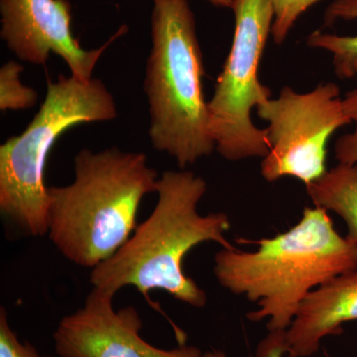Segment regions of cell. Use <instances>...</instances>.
Returning <instances> with one entry per match:
<instances>
[{"instance_id": "cell-4", "label": "cell", "mask_w": 357, "mask_h": 357, "mask_svg": "<svg viewBox=\"0 0 357 357\" xmlns=\"http://www.w3.org/2000/svg\"><path fill=\"white\" fill-rule=\"evenodd\" d=\"M152 48L145 69L152 147L181 169L215 150L204 98L203 54L189 0H152Z\"/></svg>"}, {"instance_id": "cell-11", "label": "cell", "mask_w": 357, "mask_h": 357, "mask_svg": "<svg viewBox=\"0 0 357 357\" xmlns=\"http://www.w3.org/2000/svg\"><path fill=\"white\" fill-rule=\"evenodd\" d=\"M306 190L314 206L332 211L344 220L347 238L357 243V165L338 163L306 185Z\"/></svg>"}, {"instance_id": "cell-10", "label": "cell", "mask_w": 357, "mask_h": 357, "mask_svg": "<svg viewBox=\"0 0 357 357\" xmlns=\"http://www.w3.org/2000/svg\"><path fill=\"white\" fill-rule=\"evenodd\" d=\"M357 321V270L340 274L307 294L292 323L281 333L289 357L318 352L321 340L340 335L342 325Z\"/></svg>"}, {"instance_id": "cell-7", "label": "cell", "mask_w": 357, "mask_h": 357, "mask_svg": "<svg viewBox=\"0 0 357 357\" xmlns=\"http://www.w3.org/2000/svg\"><path fill=\"white\" fill-rule=\"evenodd\" d=\"M268 122L269 152L261 162L262 177L269 183L293 177L305 185L326 172V145L333 134L351 121L345 114L340 89L321 84L309 93L284 86L278 98L256 109Z\"/></svg>"}, {"instance_id": "cell-15", "label": "cell", "mask_w": 357, "mask_h": 357, "mask_svg": "<svg viewBox=\"0 0 357 357\" xmlns=\"http://www.w3.org/2000/svg\"><path fill=\"white\" fill-rule=\"evenodd\" d=\"M345 114L354 123L351 132L338 138L335 145V154L338 163L357 165V88L342 98Z\"/></svg>"}, {"instance_id": "cell-16", "label": "cell", "mask_w": 357, "mask_h": 357, "mask_svg": "<svg viewBox=\"0 0 357 357\" xmlns=\"http://www.w3.org/2000/svg\"><path fill=\"white\" fill-rule=\"evenodd\" d=\"M0 357H61L41 356L30 342H20L10 328L6 309L0 310Z\"/></svg>"}, {"instance_id": "cell-18", "label": "cell", "mask_w": 357, "mask_h": 357, "mask_svg": "<svg viewBox=\"0 0 357 357\" xmlns=\"http://www.w3.org/2000/svg\"><path fill=\"white\" fill-rule=\"evenodd\" d=\"M206 1L210 2L211 4L215 7L231 9L234 0H206Z\"/></svg>"}, {"instance_id": "cell-8", "label": "cell", "mask_w": 357, "mask_h": 357, "mask_svg": "<svg viewBox=\"0 0 357 357\" xmlns=\"http://www.w3.org/2000/svg\"><path fill=\"white\" fill-rule=\"evenodd\" d=\"M0 37L16 57L45 65L51 53L64 60L70 76L88 81L98 60L128 28L122 26L100 48L86 50L72 31L69 0H0Z\"/></svg>"}, {"instance_id": "cell-5", "label": "cell", "mask_w": 357, "mask_h": 357, "mask_svg": "<svg viewBox=\"0 0 357 357\" xmlns=\"http://www.w3.org/2000/svg\"><path fill=\"white\" fill-rule=\"evenodd\" d=\"M119 116L102 79L59 75L25 130L0 146V211L32 236L48 234L49 187L45 169L59 138L72 128Z\"/></svg>"}, {"instance_id": "cell-12", "label": "cell", "mask_w": 357, "mask_h": 357, "mask_svg": "<svg viewBox=\"0 0 357 357\" xmlns=\"http://www.w3.org/2000/svg\"><path fill=\"white\" fill-rule=\"evenodd\" d=\"M357 20V0H333L324 14V26L331 27L337 21ZM310 48L332 54L333 70L340 79L357 76V35L340 36L317 30L307 36Z\"/></svg>"}, {"instance_id": "cell-6", "label": "cell", "mask_w": 357, "mask_h": 357, "mask_svg": "<svg viewBox=\"0 0 357 357\" xmlns=\"http://www.w3.org/2000/svg\"><path fill=\"white\" fill-rule=\"evenodd\" d=\"M231 48L208 103L215 150L225 160L264 158L267 130L258 128L251 112L271 98L259 79V66L273 25L272 0H234Z\"/></svg>"}, {"instance_id": "cell-2", "label": "cell", "mask_w": 357, "mask_h": 357, "mask_svg": "<svg viewBox=\"0 0 357 357\" xmlns=\"http://www.w3.org/2000/svg\"><path fill=\"white\" fill-rule=\"evenodd\" d=\"M255 251L222 248L215 257L217 280L257 305L251 321L268 319L270 333L285 332L301 303L319 286L357 270V243L340 236L325 208H306L297 225Z\"/></svg>"}, {"instance_id": "cell-14", "label": "cell", "mask_w": 357, "mask_h": 357, "mask_svg": "<svg viewBox=\"0 0 357 357\" xmlns=\"http://www.w3.org/2000/svg\"><path fill=\"white\" fill-rule=\"evenodd\" d=\"M319 1L321 0H272L274 20L271 36L275 43L283 44L301 16Z\"/></svg>"}, {"instance_id": "cell-9", "label": "cell", "mask_w": 357, "mask_h": 357, "mask_svg": "<svg viewBox=\"0 0 357 357\" xmlns=\"http://www.w3.org/2000/svg\"><path fill=\"white\" fill-rule=\"evenodd\" d=\"M114 295L93 287L84 306L61 319L54 332L61 357H202L192 345L162 349L141 337L142 319L134 307L115 310Z\"/></svg>"}, {"instance_id": "cell-3", "label": "cell", "mask_w": 357, "mask_h": 357, "mask_svg": "<svg viewBox=\"0 0 357 357\" xmlns=\"http://www.w3.org/2000/svg\"><path fill=\"white\" fill-rule=\"evenodd\" d=\"M74 173L70 184L49 188V238L70 262L93 269L132 236L159 175L144 153L115 146L79 150Z\"/></svg>"}, {"instance_id": "cell-13", "label": "cell", "mask_w": 357, "mask_h": 357, "mask_svg": "<svg viewBox=\"0 0 357 357\" xmlns=\"http://www.w3.org/2000/svg\"><path fill=\"white\" fill-rule=\"evenodd\" d=\"M24 67L16 61H9L0 69V110H25L32 109L38 102V93L34 89L21 82Z\"/></svg>"}, {"instance_id": "cell-1", "label": "cell", "mask_w": 357, "mask_h": 357, "mask_svg": "<svg viewBox=\"0 0 357 357\" xmlns=\"http://www.w3.org/2000/svg\"><path fill=\"white\" fill-rule=\"evenodd\" d=\"M206 192V181L191 171L162 174L151 215L112 257L91 269V285L114 296L132 286L147 299L150 291L163 290L190 306L204 307L206 292L184 273L185 256L210 241L234 248L225 236L231 227L227 213H199Z\"/></svg>"}, {"instance_id": "cell-17", "label": "cell", "mask_w": 357, "mask_h": 357, "mask_svg": "<svg viewBox=\"0 0 357 357\" xmlns=\"http://www.w3.org/2000/svg\"><path fill=\"white\" fill-rule=\"evenodd\" d=\"M283 344H282L281 333H270L269 335L258 347L257 357H282L285 354ZM202 357H229L222 351L213 349L204 352Z\"/></svg>"}]
</instances>
